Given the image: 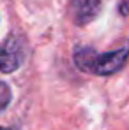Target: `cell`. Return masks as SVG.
I'll list each match as a JSON object with an SVG mask.
<instances>
[{
    "label": "cell",
    "instance_id": "277c9868",
    "mask_svg": "<svg viewBox=\"0 0 129 130\" xmlns=\"http://www.w3.org/2000/svg\"><path fill=\"white\" fill-rule=\"evenodd\" d=\"M9 102H11V88L0 81V111H4L7 107Z\"/></svg>",
    "mask_w": 129,
    "mask_h": 130
},
{
    "label": "cell",
    "instance_id": "3957f363",
    "mask_svg": "<svg viewBox=\"0 0 129 130\" xmlns=\"http://www.w3.org/2000/svg\"><path fill=\"white\" fill-rule=\"evenodd\" d=\"M99 9L101 0H73L69 12L76 25H87L99 14Z\"/></svg>",
    "mask_w": 129,
    "mask_h": 130
},
{
    "label": "cell",
    "instance_id": "7a4b0ae2",
    "mask_svg": "<svg viewBox=\"0 0 129 130\" xmlns=\"http://www.w3.org/2000/svg\"><path fill=\"white\" fill-rule=\"evenodd\" d=\"M25 60V47L20 37L7 39L0 47V70L2 72H13L16 70Z\"/></svg>",
    "mask_w": 129,
    "mask_h": 130
},
{
    "label": "cell",
    "instance_id": "5b68a950",
    "mask_svg": "<svg viewBox=\"0 0 129 130\" xmlns=\"http://www.w3.org/2000/svg\"><path fill=\"white\" fill-rule=\"evenodd\" d=\"M0 130H9V128H0Z\"/></svg>",
    "mask_w": 129,
    "mask_h": 130
},
{
    "label": "cell",
    "instance_id": "6da1fadb",
    "mask_svg": "<svg viewBox=\"0 0 129 130\" xmlns=\"http://www.w3.org/2000/svg\"><path fill=\"white\" fill-rule=\"evenodd\" d=\"M129 55V47H120L117 51H111V53H96L94 49L90 47H83V49H78L76 55H74V62L76 65L87 70L90 74H99V76H108V74H113L117 72Z\"/></svg>",
    "mask_w": 129,
    "mask_h": 130
}]
</instances>
